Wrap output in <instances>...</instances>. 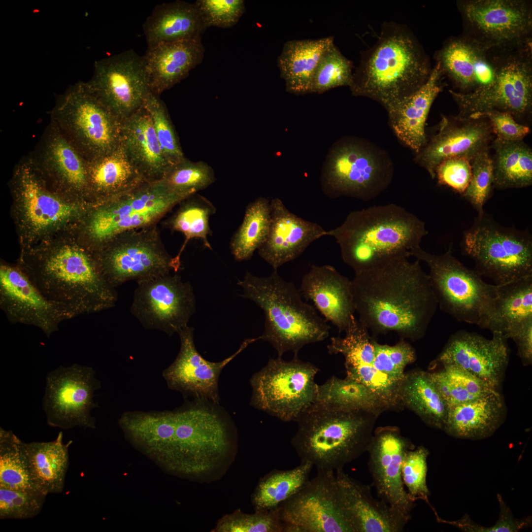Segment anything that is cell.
<instances>
[{"mask_svg": "<svg viewBox=\"0 0 532 532\" xmlns=\"http://www.w3.org/2000/svg\"><path fill=\"white\" fill-rule=\"evenodd\" d=\"M143 106L150 115L160 145L171 166L184 160L186 157L177 134L159 96L149 90L144 98Z\"/></svg>", "mask_w": 532, "mask_h": 532, "instance_id": "obj_51", "label": "cell"}, {"mask_svg": "<svg viewBox=\"0 0 532 532\" xmlns=\"http://www.w3.org/2000/svg\"><path fill=\"white\" fill-rule=\"evenodd\" d=\"M121 143L147 181L161 180L171 167L143 106L122 121Z\"/></svg>", "mask_w": 532, "mask_h": 532, "instance_id": "obj_36", "label": "cell"}, {"mask_svg": "<svg viewBox=\"0 0 532 532\" xmlns=\"http://www.w3.org/2000/svg\"><path fill=\"white\" fill-rule=\"evenodd\" d=\"M498 50H489L462 33L445 41L434 54L436 63L457 92H477L489 87L497 71Z\"/></svg>", "mask_w": 532, "mask_h": 532, "instance_id": "obj_26", "label": "cell"}, {"mask_svg": "<svg viewBox=\"0 0 532 532\" xmlns=\"http://www.w3.org/2000/svg\"><path fill=\"white\" fill-rule=\"evenodd\" d=\"M87 201L106 202L127 194L147 181L120 143L114 150L87 160Z\"/></svg>", "mask_w": 532, "mask_h": 532, "instance_id": "obj_34", "label": "cell"}, {"mask_svg": "<svg viewBox=\"0 0 532 532\" xmlns=\"http://www.w3.org/2000/svg\"><path fill=\"white\" fill-rule=\"evenodd\" d=\"M119 424L135 447L168 472L198 478L215 471L236 446V432L223 408L194 399L162 412L127 411Z\"/></svg>", "mask_w": 532, "mask_h": 532, "instance_id": "obj_1", "label": "cell"}, {"mask_svg": "<svg viewBox=\"0 0 532 532\" xmlns=\"http://www.w3.org/2000/svg\"><path fill=\"white\" fill-rule=\"evenodd\" d=\"M194 3L206 29L232 27L245 11L243 0H198Z\"/></svg>", "mask_w": 532, "mask_h": 532, "instance_id": "obj_57", "label": "cell"}, {"mask_svg": "<svg viewBox=\"0 0 532 532\" xmlns=\"http://www.w3.org/2000/svg\"><path fill=\"white\" fill-rule=\"evenodd\" d=\"M0 307L8 321L36 327L47 337L70 316L48 300L20 266L1 263Z\"/></svg>", "mask_w": 532, "mask_h": 532, "instance_id": "obj_22", "label": "cell"}, {"mask_svg": "<svg viewBox=\"0 0 532 532\" xmlns=\"http://www.w3.org/2000/svg\"><path fill=\"white\" fill-rule=\"evenodd\" d=\"M51 118L86 160L121 143L122 120L90 87L78 81L57 97Z\"/></svg>", "mask_w": 532, "mask_h": 532, "instance_id": "obj_9", "label": "cell"}, {"mask_svg": "<svg viewBox=\"0 0 532 532\" xmlns=\"http://www.w3.org/2000/svg\"><path fill=\"white\" fill-rule=\"evenodd\" d=\"M343 505L354 532H400L409 521L380 499L368 486L354 479L343 469L335 471Z\"/></svg>", "mask_w": 532, "mask_h": 532, "instance_id": "obj_32", "label": "cell"}, {"mask_svg": "<svg viewBox=\"0 0 532 532\" xmlns=\"http://www.w3.org/2000/svg\"><path fill=\"white\" fill-rule=\"evenodd\" d=\"M23 443L11 431L0 428V487L40 490L33 481Z\"/></svg>", "mask_w": 532, "mask_h": 532, "instance_id": "obj_49", "label": "cell"}, {"mask_svg": "<svg viewBox=\"0 0 532 532\" xmlns=\"http://www.w3.org/2000/svg\"><path fill=\"white\" fill-rule=\"evenodd\" d=\"M334 43L332 36L316 39L286 41L277 58L280 76L287 92L295 95L310 93L318 65L326 51Z\"/></svg>", "mask_w": 532, "mask_h": 532, "instance_id": "obj_39", "label": "cell"}, {"mask_svg": "<svg viewBox=\"0 0 532 532\" xmlns=\"http://www.w3.org/2000/svg\"><path fill=\"white\" fill-rule=\"evenodd\" d=\"M435 174L438 185L450 187L462 195L471 178L470 161L462 157L447 159L437 166Z\"/></svg>", "mask_w": 532, "mask_h": 532, "instance_id": "obj_58", "label": "cell"}, {"mask_svg": "<svg viewBox=\"0 0 532 532\" xmlns=\"http://www.w3.org/2000/svg\"><path fill=\"white\" fill-rule=\"evenodd\" d=\"M496 285L485 329L499 332L508 339L514 330L532 319V276Z\"/></svg>", "mask_w": 532, "mask_h": 532, "instance_id": "obj_40", "label": "cell"}, {"mask_svg": "<svg viewBox=\"0 0 532 532\" xmlns=\"http://www.w3.org/2000/svg\"><path fill=\"white\" fill-rule=\"evenodd\" d=\"M507 340L499 332L488 339L460 331L450 337L436 361L461 367L497 389L508 364Z\"/></svg>", "mask_w": 532, "mask_h": 532, "instance_id": "obj_27", "label": "cell"}, {"mask_svg": "<svg viewBox=\"0 0 532 532\" xmlns=\"http://www.w3.org/2000/svg\"><path fill=\"white\" fill-rule=\"evenodd\" d=\"M494 135L486 117L443 116L438 132L427 139L414 160L433 179L435 169L442 161L457 157L471 161L479 153L490 150Z\"/></svg>", "mask_w": 532, "mask_h": 532, "instance_id": "obj_25", "label": "cell"}, {"mask_svg": "<svg viewBox=\"0 0 532 532\" xmlns=\"http://www.w3.org/2000/svg\"><path fill=\"white\" fill-rule=\"evenodd\" d=\"M300 291L338 332H345L355 319L351 280L332 266L312 265L302 277Z\"/></svg>", "mask_w": 532, "mask_h": 532, "instance_id": "obj_31", "label": "cell"}, {"mask_svg": "<svg viewBox=\"0 0 532 532\" xmlns=\"http://www.w3.org/2000/svg\"><path fill=\"white\" fill-rule=\"evenodd\" d=\"M212 532H283L278 507L269 510H256L246 514L240 509L221 518Z\"/></svg>", "mask_w": 532, "mask_h": 532, "instance_id": "obj_53", "label": "cell"}, {"mask_svg": "<svg viewBox=\"0 0 532 532\" xmlns=\"http://www.w3.org/2000/svg\"><path fill=\"white\" fill-rule=\"evenodd\" d=\"M191 196L172 191L160 180L146 181L115 200L88 204L84 216L85 247L93 252L121 233L156 225Z\"/></svg>", "mask_w": 532, "mask_h": 532, "instance_id": "obj_10", "label": "cell"}, {"mask_svg": "<svg viewBox=\"0 0 532 532\" xmlns=\"http://www.w3.org/2000/svg\"><path fill=\"white\" fill-rule=\"evenodd\" d=\"M463 34L487 49L532 42V4L527 0H459Z\"/></svg>", "mask_w": 532, "mask_h": 532, "instance_id": "obj_16", "label": "cell"}, {"mask_svg": "<svg viewBox=\"0 0 532 532\" xmlns=\"http://www.w3.org/2000/svg\"><path fill=\"white\" fill-rule=\"evenodd\" d=\"M490 150L482 152L471 161V178L462 195L470 202L479 215L484 212L483 206L490 197L493 186V165Z\"/></svg>", "mask_w": 532, "mask_h": 532, "instance_id": "obj_55", "label": "cell"}, {"mask_svg": "<svg viewBox=\"0 0 532 532\" xmlns=\"http://www.w3.org/2000/svg\"><path fill=\"white\" fill-rule=\"evenodd\" d=\"M237 284L242 288V296L264 311V331L258 339L270 343L278 357L288 351L298 357L305 345L328 337L331 328L327 321L312 305L302 300L300 290L284 280L277 270L264 277L248 271Z\"/></svg>", "mask_w": 532, "mask_h": 532, "instance_id": "obj_6", "label": "cell"}, {"mask_svg": "<svg viewBox=\"0 0 532 532\" xmlns=\"http://www.w3.org/2000/svg\"><path fill=\"white\" fill-rule=\"evenodd\" d=\"M345 333L343 337L331 338L328 352L343 356L347 377L367 387L390 407L398 406L399 387L374 366L376 340L369 331L356 318Z\"/></svg>", "mask_w": 532, "mask_h": 532, "instance_id": "obj_28", "label": "cell"}, {"mask_svg": "<svg viewBox=\"0 0 532 532\" xmlns=\"http://www.w3.org/2000/svg\"><path fill=\"white\" fill-rule=\"evenodd\" d=\"M443 366L440 371L430 374L449 408L498 391L461 367L454 365Z\"/></svg>", "mask_w": 532, "mask_h": 532, "instance_id": "obj_48", "label": "cell"}, {"mask_svg": "<svg viewBox=\"0 0 532 532\" xmlns=\"http://www.w3.org/2000/svg\"><path fill=\"white\" fill-rule=\"evenodd\" d=\"M444 76L436 63L427 81L417 91L387 111L396 137L415 154L427 142L426 122L433 101L444 87Z\"/></svg>", "mask_w": 532, "mask_h": 532, "instance_id": "obj_35", "label": "cell"}, {"mask_svg": "<svg viewBox=\"0 0 532 532\" xmlns=\"http://www.w3.org/2000/svg\"><path fill=\"white\" fill-rule=\"evenodd\" d=\"M270 201L260 197L247 206L244 218L233 235L230 249L235 260H249L266 240L270 226Z\"/></svg>", "mask_w": 532, "mask_h": 532, "instance_id": "obj_46", "label": "cell"}, {"mask_svg": "<svg viewBox=\"0 0 532 532\" xmlns=\"http://www.w3.org/2000/svg\"><path fill=\"white\" fill-rule=\"evenodd\" d=\"M428 266L429 276L440 309L460 322L485 329L496 294V284L483 280L475 270L465 266L451 248L435 255L421 246L410 252Z\"/></svg>", "mask_w": 532, "mask_h": 532, "instance_id": "obj_11", "label": "cell"}, {"mask_svg": "<svg viewBox=\"0 0 532 532\" xmlns=\"http://www.w3.org/2000/svg\"><path fill=\"white\" fill-rule=\"evenodd\" d=\"M353 63L333 43L322 56L315 72L310 93L322 94L341 86H350Z\"/></svg>", "mask_w": 532, "mask_h": 532, "instance_id": "obj_52", "label": "cell"}, {"mask_svg": "<svg viewBox=\"0 0 532 532\" xmlns=\"http://www.w3.org/2000/svg\"><path fill=\"white\" fill-rule=\"evenodd\" d=\"M271 223L258 254L273 270L299 257L314 241L328 236L319 224L290 211L278 198L270 200Z\"/></svg>", "mask_w": 532, "mask_h": 532, "instance_id": "obj_29", "label": "cell"}, {"mask_svg": "<svg viewBox=\"0 0 532 532\" xmlns=\"http://www.w3.org/2000/svg\"><path fill=\"white\" fill-rule=\"evenodd\" d=\"M316 475L278 507L283 532H354L334 471Z\"/></svg>", "mask_w": 532, "mask_h": 532, "instance_id": "obj_17", "label": "cell"}, {"mask_svg": "<svg viewBox=\"0 0 532 532\" xmlns=\"http://www.w3.org/2000/svg\"><path fill=\"white\" fill-rule=\"evenodd\" d=\"M30 157L41 175L60 189L87 200V160L52 122Z\"/></svg>", "mask_w": 532, "mask_h": 532, "instance_id": "obj_30", "label": "cell"}, {"mask_svg": "<svg viewBox=\"0 0 532 532\" xmlns=\"http://www.w3.org/2000/svg\"><path fill=\"white\" fill-rule=\"evenodd\" d=\"M319 369L298 357L270 359L252 376L250 404L285 422L295 421L313 402Z\"/></svg>", "mask_w": 532, "mask_h": 532, "instance_id": "obj_15", "label": "cell"}, {"mask_svg": "<svg viewBox=\"0 0 532 532\" xmlns=\"http://www.w3.org/2000/svg\"><path fill=\"white\" fill-rule=\"evenodd\" d=\"M464 243L475 271L495 284L532 276V239L526 231L503 227L484 212L465 233Z\"/></svg>", "mask_w": 532, "mask_h": 532, "instance_id": "obj_14", "label": "cell"}, {"mask_svg": "<svg viewBox=\"0 0 532 532\" xmlns=\"http://www.w3.org/2000/svg\"><path fill=\"white\" fill-rule=\"evenodd\" d=\"M378 417L312 403L296 421L298 429L291 444L300 461L336 471L367 452Z\"/></svg>", "mask_w": 532, "mask_h": 532, "instance_id": "obj_7", "label": "cell"}, {"mask_svg": "<svg viewBox=\"0 0 532 532\" xmlns=\"http://www.w3.org/2000/svg\"><path fill=\"white\" fill-rule=\"evenodd\" d=\"M313 466L300 461L292 469H275L261 478L252 497L255 511L276 509L294 496L309 481Z\"/></svg>", "mask_w": 532, "mask_h": 532, "instance_id": "obj_45", "label": "cell"}, {"mask_svg": "<svg viewBox=\"0 0 532 532\" xmlns=\"http://www.w3.org/2000/svg\"><path fill=\"white\" fill-rule=\"evenodd\" d=\"M47 495L37 490H14L0 487V519L23 520L37 516Z\"/></svg>", "mask_w": 532, "mask_h": 532, "instance_id": "obj_54", "label": "cell"}, {"mask_svg": "<svg viewBox=\"0 0 532 532\" xmlns=\"http://www.w3.org/2000/svg\"><path fill=\"white\" fill-rule=\"evenodd\" d=\"M92 253L102 275L115 288L176 272L181 266L166 249L157 225L121 233Z\"/></svg>", "mask_w": 532, "mask_h": 532, "instance_id": "obj_13", "label": "cell"}, {"mask_svg": "<svg viewBox=\"0 0 532 532\" xmlns=\"http://www.w3.org/2000/svg\"><path fill=\"white\" fill-rule=\"evenodd\" d=\"M101 388L93 368L74 364L60 366L46 377L43 406L48 425L62 429H94L95 392Z\"/></svg>", "mask_w": 532, "mask_h": 532, "instance_id": "obj_18", "label": "cell"}, {"mask_svg": "<svg viewBox=\"0 0 532 532\" xmlns=\"http://www.w3.org/2000/svg\"><path fill=\"white\" fill-rule=\"evenodd\" d=\"M361 54L353 73L351 92L378 102L387 111L417 91L432 70L412 31L393 22L382 26L375 43Z\"/></svg>", "mask_w": 532, "mask_h": 532, "instance_id": "obj_3", "label": "cell"}, {"mask_svg": "<svg viewBox=\"0 0 532 532\" xmlns=\"http://www.w3.org/2000/svg\"><path fill=\"white\" fill-rule=\"evenodd\" d=\"M205 30L195 3L181 0L156 5L143 25L148 47L201 37Z\"/></svg>", "mask_w": 532, "mask_h": 532, "instance_id": "obj_38", "label": "cell"}, {"mask_svg": "<svg viewBox=\"0 0 532 532\" xmlns=\"http://www.w3.org/2000/svg\"><path fill=\"white\" fill-rule=\"evenodd\" d=\"M493 186L498 189L525 188L532 184V150L523 140L508 141L495 137Z\"/></svg>", "mask_w": 532, "mask_h": 532, "instance_id": "obj_44", "label": "cell"}, {"mask_svg": "<svg viewBox=\"0 0 532 532\" xmlns=\"http://www.w3.org/2000/svg\"><path fill=\"white\" fill-rule=\"evenodd\" d=\"M394 173L393 161L384 149L365 138L347 136L331 148L322 168L321 185L329 198L368 201L387 189Z\"/></svg>", "mask_w": 532, "mask_h": 532, "instance_id": "obj_8", "label": "cell"}, {"mask_svg": "<svg viewBox=\"0 0 532 532\" xmlns=\"http://www.w3.org/2000/svg\"><path fill=\"white\" fill-rule=\"evenodd\" d=\"M87 82L122 121L143 106L149 91L143 57L132 49L96 61Z\"/></svg>", "mask_w": 532, "mask_h": 532, "instance_id": "obj_21", "label": "cell"}, {"mask_svg": "<svg viewBox=\"0 0 532 532\" xmlns=\"http://www.w3.org/2000/svg\"><path fill=\"white\" fill-rule=\"evenodd\" d=\"M393 257L355 273L351 290L358 321L374 334L394 332L416 340L425 335L438 306L419 260Z\"/></svg>", "mask_w": 532, "mask_h": 532, "instance_id": "obj_2", "label": "cell"}, {"mask_svg": "<svg viewBox=\"0 0 532 532\" xmlns=\"http://www.w3.org/2000/svg\"><path fill=\"white\" fill-rule=\"evenodd\" d=\"M130 310L144 328L172 335L187 326L195 312L193 288L177 274L138 282Z\"/></svg>", "mask_w": 532, "mask_h": 532, "instance_id": "obj_20", "label": "cell"}, {"mask_svg": "<svg viewBox=\"0 0 532 532\" xmlns=\"http://www.w3.org/2000/svg\"><path fill=\"white\" fill-rule=\"evenodd\" d=\"M413 444L393 426L374 432L367 452L372 484L378 497L408 521L415 502L406 491L401 477L404 456Z\"/></svg>", "mask_w": 532, "mask_h": 532, "instance_id": "obj_23", "label": "cell"}, {"mask_svg": "<svg viewBox=\"0 0 532 532\" xmlns=\"http://www.w3.org/2000/svg\"><path fill=\"white\" fill-rule=\"evenodd\" d=\"M313 403L323 407L346 411H363L379 415L390 408L376 394L354 379L334 376L318 385Z\"/></svg>", "mask_w": 532, "mask_h": 532, "instance_id": "obj_43", "label": "cell"}, {"mask_svg": "<svg viewBox=\"0 0 532 532\" xmlns=\"http://www.w3.org/2000/svg\"><path fill=\"white\" fill-rule=\"evenodd\" d=\"M449 93L457 104L458 116L474 117L490 111L522 119L532 110V42L498 50L497 71L494 82L479 92Z\"/></svg>", "mask_w": 532, "mask_h": 532, "instance_id": "obj_12", "label": "cell"}, {"mask_svg": "<svg viewBox=\"0 0 532 532\" xmlns=\"http://www.w3.org/2000/svg\"><path fill=\"white\" fill-rule=\"evenodd\" d=\"M212 167L204 161L192 162L186 158L171 166L161 181L172 191L193 195L215 181Z\"/></svg>", "mask_w": 532, "mask_h": 532, "instance_id": "obj_50", "label": "cell"}, {"mask_svg": "<svg viewBox=\"0 0 532 532\" xmlns=\"http://www.w3.org/2000/svg\"><path fill=\"white\" fill-rule=\"evenodd\" d=\"M21 267L50 301L71 318L114 307L118 295L102 275L93 253L66 245L25 256Z\"/></svg>", "mask_w": 532, "mask_h": 532, "instance_id": "obj_4", "label": "cell"}, {"mask_svg": "<svg viewBox=\"0 0 532 532\" xmlns=\"http://www.w3.org/2000/svg\"><path fill=\"white\" fill-rule=\"evenodd\" d=\"M180 339L179 352L174 361L163 372L169 388L183 396L219 404L218 380L223 368L257 338L245 339L238 349L230 357L218 362L203 358L197 350L194 329L188 326L178 332Z\"/></svg>", "mask_w": 532, "mask_h": 532, "instance_id": "obj_24", "label": "cell"}, {"mask_svg": "<svg viewBox=\"0 0 532 532\" xmlns=\"http://www.w3.org/2000/svg\"><path fill=\"white\" fill-rule=\"evenodd\" d=\"M515 342L518 355L523 364L529 365L532 362V319H530L514 330L509 338Z\"/></svg>", "mask_w": 532, "mask_h": 532, "instance_id": "obj_60", "label": "cell"}, {"mask_svg": "<svg viewBox=\"0 0 532 532\" xmlns=\"http://www.w3.org/2000/svg\"><path fill=\"white\" fill-rule=\"evenodd\" d=\"M399 405L413 411L429 426L443 430L449 408L430 373L412 371L405 376L398 391Z\"/></svg>", "mask_w": 532, "mask_h": 532, "instance_id": "obj_42", "label": "cell"}, {"mask_svg": "<svg viewBox=\"0 0 532 532\" xmlns=\"http://www.w3.org/2000/svg\"><path fill=\"white\" fill-rule=\"evenodd\" d=\"M204 51L201 37L148 47L143 57L149 90L160 96L179 83L201 63Z\"/></svg>", "mask_w": 532, "mask_h": 532, "instance_id": "obj_33", "label": "cell"}, {"mask_svg": "<svg viewBox=\"0 0 532 532\" xmlns=\"http://www.w3.org/2000/svg\"><path fill=\"white\" fill-rule=\"evenodd\" d=\"M428 449L421 445L409 449L402 464L401 477L407 492L413 501L422 499L429 503L430 491L427 484Z\"/></svg>", "mask_w": 532, "mask_h": 532, "instance_id": "obj_56", "label": "cell"}, {"mask_svg": "<svg viewBox=\"0 0 532 532\" xmlns=\"http://www.w3.org/2000/svg\"><path fill=\"white\" fill-rule=\"evenodd\" d=\"M12 188L22 224L33 236L59 228L86 211L87 202L77 205L51 191L30 156L16 166Z\"/></svg>", "mask_w": 532, "mask_h": 532, "instance_id": "obj_19", "label": "cell"}, {"mask_svg": "<svg viewBox=\"0 0 532 532\" xmlns=\"http://www.w3.org/2000/svg\"><path fill=\"white\" fill-rule=\"evenodd\" d=\"M179 204L175 212L164 222V225L171 231L182 233L185 236V242L175 256L180 260L182 252L192 238L200 239L205 247L212 249L208 238L212 233L209 219L216 209L207 199L197 193Z\"/></svg>", "mask_w": 532, "mask_h": 532, "instance_id": "obj_47", "label": "cell"}, {"mask_svg": "<svg viewBox=\"0 0 532 532\" xmlns=\"http://www.w3.org/2000/svg\"><path fill=\"white\" fill-rule=\"evenodd\" d=\"M479 116L486 117L488 120L496 137L502 140H523L530 131L529 127L518 123L510 114L507 112L490 111L474 117Z\"/></svg>", "mask_w": 532, "mask_h": 532, "instance_id": "obj_59", "label": "cell"}, {"mask_svg": "<svg viewBox=\"0 0 532 532\" xmlns=\"http://www.w3.org/2000/svg\"><path fill=\"white\" fill-rule=\"evenodd\" d=\"M71 443H64L62 432L52 441L23 443L33 481L47 495L60 494L64 490Z\"/></svg>", "mask_w": 532, "mask_h": 532, "instance_id": "obj_41", "label": "cell"}, {"mask_svg": "<svg viewBox=\"0 0 532 532\" xmlns=\"http://www.w3.org/2000/svg\"><path fill=\"white\" fill-rule=\"evenodd\" d=\"M506 406L498 391L449 408L443 430L456 438L480 439L492 435L503 422Z\"/></svg>", "mask_w": 532, "mask_h": 532, "instance_id": "obj_37", "label": "cell"}, {"mask_svg": "<svg viewBox=\"0 0 532 532\" xmlns=\"http://www.w3.org/2000/svg\"><path fill=\"white\" fill-rule=\"evenodd\" d=\"M428 233L423 221L395 203L351 211L341 225L328 231L342 260L355 273L393 257H409Z\"/></svg>", "mask_w": 532, "mask_h": 532, "instance_id": "obj_5", "label": "cell"}]
</instances>
